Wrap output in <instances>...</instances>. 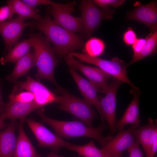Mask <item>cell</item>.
Listing matches in <instances>:
<instances>
[{
	"label": "cell",
	"mask_w": 157,
	"mask_h": 157,
	"mask_svg": "<svg viewBox=\"0 0 157 157\" xmlns=\"http://www.w3.org/2000/svg\"><path fill=\"white\" fill-rule=\"evenodd\" d=\"M39 108L34 101L29 103L9 101L6 104L0 119L3 121L6 119L11 121L17 119H24L26 116Z\"/></svg>",
	"instance_id": "16"
},
{
	"label": "cell",
	"mask_w": 157,
	"mask_h": 157,
	"mask_svg": "<svg viewBox=\"0 0 157 157\" xmlns=\"http://www.w3.org/2000/svg\"><path fill=\"white\" fill-rule=\"evenodd\" d=\"M8 124L5 123L0 119V130L5 128Z\"/></svg>",
	"instance_id": "36"
},
{
	"label": "cell",
	"mask_w": 157,
	"mask_h": 157,
	"mask_svg": "<svg viewBox=\"0 0 157 157\" xmlns=\"http://www.w3.org/2000/svg\"><path fill=\"white\" fill-rule=\"evenodd\" d=\"M15 126V120H12L0 132V157H13L17 140Z\"/></svg>",
	"instance_id": "19"
},
{
	"label": "cell",
	"mask_w": 157,
	"mask_h": 157,
	"mask_svg": "<svg viewBox=\"0 0 157 157\" xmlns=\"http://www.w3.org/2000/svg\"><path fill=\"white\" fill-rule=\"evenodd\" d=\"M31 47L32 42L30 38L17 43L1 58V64L4 65L9 62L16 63L30 51Z\"/></svg>",
	"instance_id": "22"
},
{
	"label": "cell",
	"mask_w": 157,
	"mask_h": 157,
	"mask_svg": "<svg viewBox=\"0 0 157 157\" xmlns=\"http://www.w3.org/2000/svg\"><path fill=\"white\" fill-rule=\"evenodd\" d=\"M48 157H64L62 156H59L55 154H51Z\"/></svg>",
	"instance_id": "37"
},
{
	"label": "cell",
	"mask_w": 157,
	"mask_h": 157,
	"mask_svg": "<svg viewBox=\"0 0 157 157\" xmlns=\"http://www.w3.org/2000/svg\"><path fill=\"white\" fill-rule=\"evenodd\" d=\"M123 82L113 77L109 84L106 94L104 97L99 98L101 110L105 119L108 124L111 133L117 131L116 111V98L117 90Z\"/></svg>",
	"instance_id": "11"
},
{
	"label": "cell",
	"mask_w": 157,
	"mask_h": 157,
	"mask_svg": "<svg viewBox=\"0 0 157 157\" xmlns=\"http://www.w3.org/2000/svg\"><path fill=\"white\" fill-rule=\"evenodd\" d=\"M138 126V125L131 124L128 129L119 131L101 148L112 157H122V152L127 150L135 142L137 139L133 134L132 131Z\"/></svg>",
	"instance_id": "13"
},
{
	"label": "cell",
	"mask_w": 157,
	"mask_h": 157,
	"mask_svg": "<svg viewBox=\"0 0 157 157\" xmlns=\"http://www.w3.org/2000/svg\"><path fill=\"white\" fill-rule=\"evenodd\" d=\"M146 40V38H137L132 45V48L133 52V55L137 54L141 51L144 46Z\"/></svg>",
	"instance_id": "33"
},
{
	"label": "cell",
	"mask_w": 157,
	"mask_h": 157,
	"mask_svg": "<svg viewBox=\"0 0 157 157\" xmlns=\"http://www.w3.org/2000/svg\"><path fill=\"white\" fill-rule=\"evenodd\" d=\"M146 42L141 51L133 55L131 61L127 64L128 67L134 63L149 56L155 54L157 49V30L151 33L146 37Z\"/></svg>",
	"instance_id": "25"
},
{
	"label": "cell",
	"mask_w": 157,
	"mask_h": 157,
	"mask_svg": "<svg viewBox=\"0 0 157 157\" xmlns=\"http://www.w3.org/2000/svg\"><path fill=\"white\" fill-rule=\"evenodd\" d=\"M157 151V139H156L151 147L149 153L147 157H154Z\"/></svg>",
	"instance_id": "34"
},
{
	"label": "cell",
	"mask_w": 157,
	"mask_h": 157,
	"mask_svg": "<svg viewBox=\"0 0 157 157\" xmlns=\"http://www.w3.org/2000/svg\"><path fill=\"white\" fill-rule=\"evenodd\" d=\"M69 71L84 99L93 106L99 112L102 122L105 121L95 87L79 74L72 67L68 65Z\"/></svg>",
	"instance_id": "15"
},
{
	"label": "cell",
	"mask_w": 157,
	"mask_h": 157,
	"mask_svg": "<svg viewBox=\"0 0 157 157\" xmlns=\"http://www.w3.org/2000/svg\"><path fill=\"white\" fill-rule=\"evenodd\" d=\"M30 27L42 32L53 47L55 54L62 57L82 48L83 45L82 37L71 32L56 23L47 13L43 17L30 22Z\"/></svg>",
	"instance_id": "1"
},
{
	"label": "cell",
	"mask_w": 157,
	"mask_h": 157,
	"mask_svg": "<svg viewBox=\"0 0 157 157\" xmlns=\"http://www.w3.org/2000/svg\"><path fill=\"white\" fill-rule=\"evenodd\" d=\"M68 149L75 151L84 157H112L102 148H98L93 141L81 146L72 144Z\"/></svg>",
	"instance_id": "24"
},
{
	"label": "cell",
	"mask_w": 157,
	"mask_h": 157,
	"mask_svg": "<svg viewBox=\"0 0 157 157\" xmlns=\"http://www.w3.org/2000/svg\"><path fill=\"white\" fill-rule=\"evenodd\" d=\"M157 121L148 119L147 124L138 126L132 131V133L142 146L146 157L148 156L151 145L157 139Z\"/></svg>",
	"instance_id": "18"
},
{
	"label": "cell",
	"mask_w": 157,
	"mask_h": 157,
	"mask_svg": "<svg viewBox=\"0 0 157 157\" xmlns=\"http://www.w3.org/2000/svg\"><path fill=\"white\" fill-rule=\"evenodd\" d=\"M64 58L68 65L78 69L85 75L89 81L95 87L98 92L106 93L108 88L110 75L99 68L83 64L69 54L65 55Z\"/></svg>",
	"instance_id": "9"
},
{
	"label": "cell",
	"mask_w": 157,
	"mask_h": 157,
	"mask_svg": "<svg viewBox=\"0 0 157 157\" xmlns=\"http://www.w3.org/2000/svg\"><path fill=\"white\" fill-rule=\"evenodd\" d=\"M6 104L3 101L1 94V85L0 83V116L4 111Z\"/></svg>",
	"instance_id": "35"
},
{
	"label": "cell",
	"mask_w": 157,
	"mask_h": 157,
	"mask_svg": "<svg viewBox=\"0 0 157 157\" xmlns=\"http://www.w3.org/2000/svg\"><path fill=\"white\" fill-rule=\"evenodd\" d=\"M122 38L124 43L128 46L132 45L137 39L135 32L131 27L124 33Z\"/></svg>",
	"instance_id": "29"
},
{
	"label": "cell",
	"mask_w": 157,
	"mask_h": 157,
	"mask_svg": "<svg viewBox=\"0 0 157 157\" xmlns=\"http://www.w3.org/2000/svg\"><path fill=\"white\" fill-rule=\"evenodd\" d=\"M12 92L16 93L24 90L31 92L34 96V102L39 108L48 104L58 103L60 101V96L30 76L27 77L25 81L17 82Z\"/></svg>",
	"instance_id": "8"
},
{
	"label": "cell",
	"mask_w": 157,
	"mask_h": 157,
	"mask_svg": "<svg viewBox=\"0 0 157 157\" xmlns=\"http://www.w3.org/2000/svg\"><path fill=\"white\" fill-rule=\"evenodd\" d=\"M31 40L32 47L37 72L35 75L37 80H47L57 87L59 85L54 77V71L59 60L55 55L50 43L41 32H30L28 34Z\"/></svg>",
	"instance_id": "3"
},
{
	"label": "cell",
	"mask_w": 157,
	"mask_h": 157,
	"mask_svg": "<svg viewBox=\"0 0 157 157\" xmlns=\"http://www.w3.org/2000/svg\"><path fill=\"white\" fill-rule=\"evenodd\" d=\"M35 65L34 53L30 51L16 63L12 72L5 78L10 82L16 83L20 77L26 74Z\"/></svg>",
	"instance_id": "21"
},
{
	"label": "cell",
	"mask_w": 157,
	"mask_h": 157,
	"mask_svg": "<svg viewBox=\"0 0 157 157\" xmlns=\"http://www.w3.org/2000/svg\"><path fill=\"white\" fill-rule=\"evenodd\" d=\"M7 3L11 7L14 13L17 14L19 17L24 20L32 18L37 20L42 17L39 13L22 0H9L7 1Z\"/></svg>",
	"instance_id": "23"
},
{
	"label": "cell",
	"mask_w": 157,
	"mask_h": 157,
	"mask_svg": "<svg viewBox=\"0 0 157 157\" xmlns=\"http://www.w3.org/2000/svg\"><path fill=\"white\" fill-rule=\"evenodd\" d=\"M56 92L60 96L58 108L79 119L89 127H93V120L97 117L92 105L84 99L72 94L67 89L59 85Z\"/></svg>",
	"instance_id": "4"
},
{
	"label": "cell",
	"mask_w": 157,
	"mask_h": 157,
	"mask_svg": "<svg viewBox=\"0 0 157 157\" xmlns=\"http://www.w3.org/2000/svg\"><path fill=\"white\" fill-rule=\"evenodd\" d=\"M79 8L82 14V32L87 38L92 35L102 20L111 19L115 11L110 7L99 8L93 1L90 0H82Z\"/></svg>",
	"instance_id": "6"
},
{
	"label": "cell",
	"mask_w": 157,
	"mask_h": 157,
	"mask_svg": "<svg viewBox=\"0 0 157 157\" xmlns=\"http://www.w3.org/2000/svg\"><path fill=\"white\" fill-rule=\"evenodd\" d=\"M76 3L71 2L60 3L52 2L47 10V13L52 16L57 24L72 33L82 32V20L80 17L73 16Z\"/></svg>",
	"instance_id": "7"
},
{
	"label": "cell",
	"mask_w": 157,
	"mask_h": 157,
	"mask_svg": "<svg viewBox=\"0 0 157 157\" xmlns=\"http://www.w3.org/2000/svg\"><path fill=\"white\" fill-rule=\"evenodd\" d=\"M42 122L50 126L57 135L61 138L69 139L78 137H87L96 140L103 147L105 146L113 137L103 136L102 133L109 128L103 122L96 128L89 127L80 121H65L55 120L47 116L44 110L40 108L36 112Z\"/></svg>",
	"instance_id": "2"
},
{
	"label": "cell",
	"mask_w": 157,
	"mask_h": 157,
	"mask_svg": "<svg viewBox=\"0 0 157 157\" xmlns=\"http://www.w3.org/2000/svg\"><path fill=\"white\" fill-rule=\"evenodd\" d=\"M126 14L128 19L143 24L149 28L151 33L157 30L156 1H153L145 5L137 7Z\"/></svg>",
	"instance_id": "14"
},
{
	"label": "cell",
	"mask_w": 157,
	"mask_h": 157,
	"mask_svg": "<svg viewBox=\"0 0 157 157\" xmlns=\"http://www.w3.org/2000/svg\"><path fill=\"white\" fill-rule=\"evenodd\" d=\"M38 140L39 146L51 149L57 151L61 147L67 149L72 143L52 133L42 124L32 118L25 120Z\"/></svg>",
	"instance_id": "10"
},
{
	"label": "cell",
	"mask_w": 157,
	"mask_h": 157,
	"mask_svg": "<svg viewBox=\"0 0 157 157\" xmlns=\"http://www.w3.org/2000/svg\"><path fill=\"white\" fill-rule=\"evenodd\" d=\"M154 157H157V156H154Z\"/></svg>",
	"instance_id": "38"
},
{
	"label": "cell",
	"mask_w": 157,
	"mask_h": 157,
	"mask_svg": "<svg viewBox=\"0 0 157 157\" xmlns=\"http://www.w3.org/2000/svg\"><path fill=\"white\" fill-rule=\"evenodd\" d=\"M22 1L39 13V10L36 8L37 6L42 4L50 5L52 2L49 0H23Z\"/></svg>",
	"instance_id": "32"
},
{
	"label": "cell",
	"mask_w": 157,
	"mask_h": 157,
	"mask_svg": "<svg viewBox=\"0 0 157 157\" xmlns=\"http://www.w3.org/2000/svg\"><path fill=\"white\" fill-rule=\"evenodd\" d=\"M106 45L101 39L96 37L90 38L86 42L84 46L85 54L89 56L98 57L104 53Z\"/></svg>",
	"instance_id": "26"
},
{
	"label": "cell",
	"mask_w": 157,
	"mask_h": 157,
	"mask_svg": "<svg viewBox=\"0 0 157 157\" xmlns=\"http://www.w3.org/2000/svg\"><path fill=\"white\" fill-rule=\"evenodd\" d=\"M30 26V22H25V20L19 17L0 22V34L5 45L4 54L18 43L24 29Z\"/></svg>",
	"instance_id": "12"
},
{
	"label": "cell",
	"mask_w": 157,
	"mask_h": 157,
	"mask_svg": "<svg viewBox=\"0 0 157 157\" xmlns=\"http://www.w3.org/2000/svg\"><path fill=\"white\" fill-rule=\"evenodd\" d=\"M94 4L102 8H105L110 6L117 8L123 5L125 1L124 0H94Z\"/></svg>",
	"instance_id": "28"
},
{
	"label": "cell",
	"mask_w": 157,
	"mask_h": 157,
	"mask_svg": "<svg viewBox=\"0 0 157 157\" xmlns=\"http://www.w3.org/2000/svg\"><path fill=\"white\" fill-rule=\"evenodd\" d=\"M130 93L133 95V98L121 118L116 123V128L119 131L124 130V126L131 124L139 125L141 122L139 115V104L140 94L139 89H131Z\"/></svg>",
	"instance_id": "17"
},
{
	"label": "cell",
	"mask_w": 157,
	"mask_h": 157,
	"mask_svg": "<svg viewBox=\"0 0 157 157\" xmlns=\"http://www.w3.org/2000/svg\"><path fill=\"white\" fill-rule=\"evenodd\" d=\"M68 54L77 58L80 61L96 65L110 76H113L123 83L129 84L132 89H138L128 77L126 71V69L128 67L127 65L123 60L117 57L113 58L111 60H108L77 52H74Z\"/></svg>",
	"instance_id": "5"
},
{
	"label": "cell",
	"mask_w": 157,
	"mask_h": 157,
	"mask_svg": "<svg viewBox=\"0 0 157 157\" xmlns=\"http://www.w3.org/2000/svg\"><path fill=\"white\" fill-rule=\"evenodd\" d=\"M14 14L12 8L8 4L0 7V22L11 19Z\"/></svg>",
	"instance_id": "30"
},
{
	"label": "cell",
	"mask_w": 157,
	"mask_h": 157,
	"mask_svg": "<svg viewBox=\"0 0 157 157\" xmlns=\"http://www.w3.org/2000/svg\"><path fill=\"white\" fill-rule=\"evenodd\" d=\"M140 143L137 139L133 144L127 150L129 157H144V154L140 147Z\"/></svg>",
	"instance_id": "31"
},
{
	"label": "cell",
	"mask_w": 157,
	"mask_h": 157,
	"mask_svg": "<svg viewBox=\"0 0 157 157\" xmlns=\"http://www.w3.org/2000/svg\"><path fill=\"white\" fill-rule=\"evenodd\" d=\"M34 99L33 94L27 91H22L16 93L11 92L9 96V101L29 103L33 101Z\"/></svg>",
	"instance_id": "27"
},
{
	"label": "cell",
	"mask_w": 157,
	"mask_h": 157,
	"mask_svg": "<svg viewBox=\"0 0 157 157\" xmlns=\"http://www.w3.org/2000/svg\"><path fill=\"white\" fill-rule=\"evenodd\" d=\"M25 119L21 120L19 134L13 157H42L35 150L24 129Z\"/></svg>",
	"instance_id": "20"
}]
</instances>
